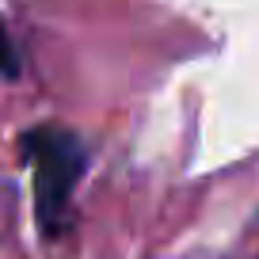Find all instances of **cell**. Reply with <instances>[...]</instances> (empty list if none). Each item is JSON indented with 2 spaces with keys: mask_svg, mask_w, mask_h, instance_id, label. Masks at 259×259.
I'll list each match as a JSON object with an SVG mask.
<instances>
[{
  "mask_svg": "<svg viewBox=\"0 0 259 259\" xmlns=\"http://www.w3.org/2000/svg\"><path fill=\"white\" fill-rule=\"evenodd\" d=\"M23 160L34 176V221L46 240H57L73 229V198L88 171V145L76 130L65 126H31L19 138Z\"/></svg>",
  "mask_w": 259,
  "mask_h": 259,
  "instance_id": "6da1fadb",
  "label": "cell"
},
{
  "mask_svg": "<svg viewBox=\"0 0 259 259\" xmlns=\"http://www.w3.org/2000/svg\"><path fill=\"white\" fill-rule=\"evenodd\" d=\"M19 73H23V57H19L16 42H12V34H8V27H4V19H0V76L16 80Z\"/></svg>",
  "mask_w": 259,
  "mask_h": 259,
  "instance_id": "7a4b0ae2",
  "label": "cell"
}]
</instances>
